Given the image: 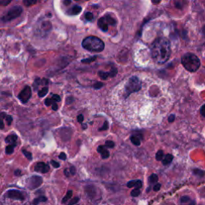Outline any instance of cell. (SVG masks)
Listing matches in <instances>:
<instances>
[{
    "mask_svg": "<svg viewBox=\"0 0 205 205\" xmlns=\"http://www.w3.org/2000/svg\"><path fill=\"white\" fill-rule=\"evenodd\" d=\"M152 3H155V4H158V3H160V0H152Z\"/></svg>",
    "mask_w": 205,
    "mask_h": 205,
    "instance_id": "obj_48",
    "label": "cell"
},
{
    "mask_svg": "<svg viewBox=\"0 0 205 205\" xmlns=\"http://www.w3.org/2000/svg\"><path fill=\"white\" fill-rule=\"evenodd\" d=\"M172 105L169 84L148 75L128 78L111 102L117 119L131 128H149L157 124Z\"/></svg>",
    "mask_w": 205,
    "mask_h": 205,
    "instance_id": "obj_1",
    "label": "cell"
},
{
    "mask_svg": "<svg viewBox=\"0 0 205 205\" xmlns=\"http://www.w3.org/2000/svg\"><path fill=\"white\" fill-rule=\"evenodd\" d=\"M27 188H29L31 190L38 188L42 184V182H43V180L40 176H36V175H33L31 176V178H29L27 180Z\"/></svg>",
    "mask_w": 205,
    "mask_h": 205,
    "instance_id": "obj_8",
    "label": "cell"
},
{
    "mask_svg": "<svg viewBox=\"0 0 205 205\" xmlns=\"http://www.w3.org/2000/svg\"><path fill=\"white\" fill-rule=\"evenodd\" d=\"M148 180H149L150 183H156V182L158 181V176H157V175H156L155 174H153V175H152L151 176H150Z\"/></svg>",
    "mask_w": 205,
    "mask_h": 205,
    "instance_id": "obj_19",
    "label": "cell"
},
{
    "mask_svg": "<svg viewBox=\"0 0 205 205\" xmlns=\"http://www.w3.org/2000/svg\"><path fill=\"white\" fill-rule=\"evenodd\" d=\"M11 0H0V6H7Z\"/></svg>",
    "mask_w": 205,
    "mask_h": 205,
    "instance_id": "obj_30",
    "label": "cell"
},
{
    "mask_svg": "<svg viewBox=\"0 0 205 205\" xmlns=\"http://www.w3.org/2000/svg\"><path fill=\"white\" fill-rule=\"evenodd\" d=\"M6 121H7V124L11 125V123H12V117H11V115H6Z\"/></svg>",
    "mask_w": 205,
    "mask_h": 205,
    "instance_id": "obj_36",
    "label": "cell"
},
{
    "mask_svg": "<svg viewBox=\"0 0 205 205\" xmlns=\"http://www.w3.org/2000/svg\"><path fill=\"white\" fill-rule=\"evenodd\" d=\"M116 23V21L112 17H111L110 15H105L104 17L101 18L99 22H98V25H99V27L102 30V31H106L108 30V25H115Z\"/></svg>",
    "mask_w": 205,
    "mask_h": 205,
    "instance_id": "obj_6",
    "label": "cell"
},
{
    "mask_svg": "<svg viewBox=\"0 0 205 205\" xmlns=\"http://www.w3.org/2000/svg\"><path fill=\"white\" fill-rule=\"evenodd\" d=\"M98 152L101 154V157H102V159H107L109 157V152H108V150L106 149L105 147H103V146H100V147H98Z\"/></svg>",
    "mask_w": 205,
    "mask_h": 205,
    "instance_id": "obj_12",
    "label": "cell"
},
{
    "mask_svg": "<svg viewBox=\"0 0 205 205\" xmlns=\"http://www.w3.org/2000/svg\"><path fill=\"white\" fill-rule=\"evenodd\" d=\"M99 75H100V78H101L102 79H106L109 75L111 76V74H109V73H106V72H102V71H100V73H99Z\"/></svg>",
    "mask_w": 205,
    "mask_h": 205,
    "instance_id": "obj_26",
    "label": "cell"
},
{
    "mask_svg": "<svg viewBox=\"0 0 205 205\" xmlns=\"http://www.w3.org/2000/svg\"><path fill=\"white\" fill-rule=\"evenodd\" d=\"M50 169L49 166L43 162H39L35 166V171L40 173H47Z\"/></svg>",
    "mask_w": 205,
    "mask_h": 205,
    "instance_id": "obj_10",
    "label": "cell"
},
{
    "mask_svg": "<svg viewBox=\"0 0 205 205\" xmlns=\"http://www.w3.org/2000/svg\"><path fill=\"white\" fill-rule=\"evenodd\" d=\"M85 18H86V19L87 20V21H92V20L93 19L94 16H93V14H92L91 12H87V13H86V14H85Z\"/></svg>",
    "mask_w": 205,
    "mask_h": 205,
    "instance_id": "obj_27",
    "label": "cell"
},
{
    "mask_svg": "<svg viewBox=\"0 0 205 205\" xmlns=\"http://www.w3.org/2000/svg\"><path fill=\"white\" fill-rule=\"evenodd\" d=\"M139 194H140V190H139V188L133 189V190L131 191V196H133V197H137Z\"/></svg>",
    "mask_w": 205,
    "mask_h": 205,
    "instance_id": "obj_25",
    "label": "cell"
},
{
    "mask_svg": "<svg viewBox=\"0 0 205 205\" xmlns=\"http://www.w3.org/2000/svg\"><path fill=\"white\" fill-rule=\"evenodd\" d=\"M37 2H38V0H24L23 3L27 6H33L35 3H37Z\"/></svg>",
    "mask_w": 205,
    "mask_h": 205,
    "instance_id": "obj_18",
    "label": "cell"
},
{
    "mask_svg": "<svg viewBox=\"0 0 205 205\" xmlns=\"http://www.w3.org/2000/svg\"><path fill=\"white\" fill-rule=\"evenodd\" d=\"M183 67L190 72L196 71L200 67V60L192 53H186L181 58Z\"/></svg>",
    "mask_w": 205,
    "mask_h": 205,
    "instance_id": "obj_4",
    "label": "cell"
},
{
    "mask_svg": "<svg viewBox=\"0 0 205 205\" xmlns=\"http://www.w3.org/2000/svg\"><path fill=\"white\" fill-rule=\"evenodd\" d=\"M82 11V8H81L79 6H74L72 8H71L69 11H67V14H71V15H74V14H78L79 13H80V11Z\"/></svg>",
    "mask_w": 205,
    "mask_h": 205,
    "instance_id": "obj_13",
    "label": "cell"
},
{
    "mask_svg": "<svg viewBox=\"0 0 205 205\" xmlns=\"http://www.w3.org/2000/svg\"><path fill=\"white\" fill-rule=\"evenodd\" d=\"M51 164H52V166L54 167H56V168H58V167H60V164H58V162H56V161L51 160Z\"/></svg>",
    "mask_w": 205,
    "mask_h": 205,
    "instance_id": "obj_35",
    "label": "cell"
},
{
    "mask_svg": "<svg viewBox=\"0 0 205 205\" xmlns=\"http://www.w3.org/2000/svg\"><path fill=\"white\" fill-rule=\"evenodd\" d=\"M72 191H67V195L65 196V197H64V199H63V203H66L67 202L68 200H69V199L71 198V197L72 196Z\"/></svg>",
    "mask_w": 205,
    "mask_h": 205,
    "instance_id": "obj_23",
    "label": "cell"
},
{
    "mask_svg": "<svg viewBox=\"0 0 205 205\" xmlns=\"http://www.w3.org/2000/svg\"><path fill=\"white\" fill-rule=\"evenodd\" d=\"M191 200L190 199V197L188 196H183L180 199V203L181 204H187V203H191Z\"/></svg>",
    "mask_w": 205,
    "mask_h": 205,
    "instance_id": "obj_24",
    "label": "cell"
},
{
    "mask_svg": "<svg viewBox=\"0 0 205 205\" xmlns=\"http://www.w3.org/2000/svg\"><path fill=\"white\" fill-rule=\"evenodd\" d=\"M131 141L132 142V144L136 145V146H139V145H140L141 140H140V138L138 136L135 135V136H131Z\"/></svg>",
    "mask_w": 205,
    "mask_h": 205,
    "instance_id": "obj_16",
    "label": "cell"
},
{
    "mask_svg": "<svg viewBox=\"0 0 205 205\" xmlns=\"http://www.w3.org/2000/svg\"><path fill=\"white\" fill-rule=\"evenodd\" d=\"M31 96V90L30 88V87H25L24 89L22 90V92H20V94L19 95V99L21 100V102L23 103H26L27 102Z\"/></svg>",
    "mask_w": 205,
    "mask_h": 205,
    "instance_id": "obj_9",
    "label": "cell"
},
{
    "mask_svg": "<svg viewBox=\"0 0 205 205\" xmlns=\"http://www.w3.org/2000/svg\"><path fill=\"white\" fill-rule=\"evenodd\" d=\"M77 119H78V122L82 123L83 121V115H79L77 117Z\"/></svg>",
    "mask_w": 205,
    "mask_h": 205,
    "instance_id": "obj_40",
    "label": "cell"
},
{
    "mask_svg": "<svg viewBox=\"0 0 205 205\" xmlns=\"http://www.w3.org/2000/svg\"><path fill=\"white\" fill-rule=\"evenodd\" d=\"M200 113H201L203 116L205 117V104H204L200 108Z\"/></svg>",
    "mask_w": 205,
    "mask_h": 205,
    "instance_id": "obj_38",
    "label": "cell"
},
{
    "mask_svg": "<svg viewBox=\"0 0 205 205\" xmlns=\"http://www.w3.org/2000/svg\"><path fill=\"white\" fill-rule=\"evenodd\" d=\"M128 188H140L142 187L141 180H131L128 182L127 184Z\"/></svg>",
    "mask_w": 205,
    "mask_h": 205,
    "instance_id": "obj_11",
    "label": "cell"
},
{
    "mask_svg": "<svg viewBox=\"0 0 205 205\" xmlns=\"http://www.w3.org/2000/svg\"><path fill=\"white\" fill-rule=\"evenodd\" d=\"M156 160L158 161H160L163 160V158H164V152L163 151H161V150H160V151H158V152L156 153Z\"/></svg>",
    "mask_w": 205,
    "mask_h": 205,
    "instance_id": "obj_20",
    "label": "cell"
},
{
    "mask_svg": "<svg viewBox=\"0 0 205 205\" xmlns=\"http://www.w3.org/2000/svg\"><path fill=\"white\" fill-rule=\"evenodd\" d=\"M64 3L66 6L69 5L70 3H71V0H64Z\"/></svg>",
    "mask_w": 205,
    "mask_h": 205,
    "instance_id": "obj_47",
    "label": "cell"
},
{
    "mask_svg": "<svg viewBox=\"0 0 205 205\" xmlns=\"http://www.w3.org/2000/svg\"><path fill=\"white\" fill-rule=\"evenodd\" d=\"M173 160V156L171 154H167L165 156H164V158L162 160V163L164 165H167V164H171Z\"/></svg>",
    "mask_w": 205,
    "mask_h": 205,
    "instance_id": "obj_15",
    "label": "cell"
},
{
    "mask_svg": "<svg viewBox=\"0 0 205 205\" xmlns=\"http://www.w3.org/2000/svg\"><path fill=\"white\" fill-rule=\"evenodd\" d=\"M53 102H55V101H54L52 99H48V98H47V100H45V104H46V106L51 105V104H53Z\"/></svg>",
    "mask_w": 205,
    "mask_h": 205,
    "instance_id": "obj_31",
    "label": "cell"
},
{
    "mask_svg": "<svg viewBox=\"0 0 205 205\" xmlns=\"http://www.w3.org/2000/svg\"><path fill=\"white\" fill-rule=\"evenodd\" d=\"M175 119V115H171L169 116V118H168V121H169L170 123H172L173 121H174Z\"/></svg>",
    "mask_w": 205,
    "mask_h": 205,
    "instance_id": "obj_43",
    "label": "cell"
},
{
    "mask_svg": "<svg viewBox=\"0 0 205 205\" xmlns=\"http://www.w3.org/2000/svg\"><path fill=\"white\" fill-rule=\"evenodd\" d=\"M82 46L91 52H100L104 49V43L95 36L86 37L82 42Z\"/></svg>",
    "mask_w": 205,
    "mask_h": 205,
    "instance_id": "obj_3",
    "label": "cell"
},
{
    "mask_svg": "<svg viewBox=\"0 0 205 205\" xmlns=\"http://www.w3.org/2000/svg\"><path fill=\"white\" fill-rule=\"evenodd\" d=\"M59 159H61V160H65L67 159V155H66L65 153L61 152V154L59 155Z\"/></svg>",
    "mask_w": 205,
    "mask_h": 205,
    "instance_id": "obj_39",
    "label": "cell"
},
{
    "mask_svg": "<svg viewBox=\"0 0 205 205\" xmlns=\"http://www.w3.org/2000/svg\"><path fill=\"white\" fill-rule=\"evenodd\" d=\"M102 86H103V84H102V83H100V82H99V83H96L95 84L94 87L95 89H99L100 88V87H102Z\"/></svg>",
    "mask_w": 205,
    "mask_h": 205,
    "instance_id": "obj_37",
    "label": "cell"
},
{
    "mask_svg": "<svg viewBox=\"0 0 205 205\" xmlns=\"http://www.w3.org/2000/svg\"><path fill=\"white\" fill-rule=\"evenodd\" d=\"M20 172L19 171H17V172H15V175H19Z\"/></svg>",
    "mask_w": 205,
    "mask_h": 205,
    "instance_id": "obj_49",
    "label": "cell"
},
{
    "mask_svg": "<svg viewBox=\"0 0 205 205\" xmlns=\"http://www.w3.org/2000/svg\"><path fill=\"white\" fill-rule=\"evenodd\" d=\"M4 128V123L2 119H0V129H3Z\"/></svg>",
    "mask_w": 205,
    "mask_h": 205,
    "instance_id": "obj_46",
    "label": "cell"
},
{
    "mask_svg": "<svg viewBox=\"0 0 205 205\" xmlns=\"http://www.w3.org/2000/svg\"><path fill=\"white\" fill-rule=\"evenodd\" d=\"M47 92H48V88L47 87H43L41 91L39 92V97H43L47 94Z\"/></svg>",
    "mask_w": 205,
    "mask_h": 205,
    "instance_id": "obj_21",
    "label": "cell"
},
{
    "mask_svg": "<svg viewBox=\"0 0 205 205\" xmlns=\"http://www.w3.org/2000/svg\"><path fill=\"white\" fill-rule=\"evenodd\" d=\"M52 109H53V110H55V111H57V110H58V105L56 104V102H53V104H52Z\"/></svg>",
    "mask_w": 205,
    "mask_h": 205,
    "instance_id": "obj_44",
    "label": "cell"
},
{
    "mask_svg": "<svg viewBox=\"0 0 205 205\" xmlns=\"http://www.w3.org/2000/svg\"><path fill=\"white\" fill-rule=\"evenodd\" d=\"M14 147H15V146H14V145H11V144H9L8 146L6 147V152L7 153V154H11V153H13Z\"/></svg>",
    "mask_w": 205,
    "mask_h": 205,
    "instance_id": "obj_22",
    "label": "cell"
},
{
    "mask_svg": "<svg viewBox=\"0 0 205 205\" xmlns=\"http://www.w3.org/2000/svg\"><path fill=\"white\" fill-rule=\"evenodd\" d=\"M22 153H23V155H25L26 157H27L28 160H31V159H32L31 154L29 152H27V151H26V150H22Z\"/></svg>",
    "mask_w": 205,
    "mask_h": 205,
    "instance_id": "obj_28",
    "label": "cell"
},
{
    "mask_svg": "<svg viewBox=\"0 0 205 205\" xmlns=\"http://www.w3.org/2000/svg\"><path fill=\"white\" fill-rule=\"evenodd\" d=\"M108 129V123L107 122V121H105L104 122V123H103V126H102V128H100V131H106Z\"/></svg>",
    "mask_w": 205,
    "mask_h": 205,
    "instance_id": "obj_34",
    "label": "cell"
},
{
    "mask_svg": "<svg viewBox=\"0 0 205 205\" xmlns=\"http://www.w3.org/2000/svg\"><path fill=\"white\" fill-rule=\"evenodd\" d=\"M79 197H75L73 200H71V201L68 204V205H74L75 204H77L78 202H79Z\"/></svg>",
    "mask_w": 205,
    "mask_h": 205,
    "instance_id": "obj_32",
    "label": "cell"
},
{
    "mask_svg": "<svg viewBox=\"0 0 205 205\" xmlns=\"http://www.w3.org/2000/svg\"><path fill=\"white\" fill-rule=\"evenodd\" d=\"M5 197L12 200H19V201H23L25 200V196L23 195V193L18 190H9L6 192Z\"/></svg>",
    "mask_w": 205,
    "mask_h": 205,
    "instance_id": "obj_7",
    "label": "cell"
},
{
    "mask_svg": "<svg viewBox=\"0 0 205 205\" xmlns=\"http://www.w3.org/2000/svg\"><path fill=\"white\" fill-rule=\"evenodd\" d=\"M52 100H54L55 102H59V101H61V99H60L59 95H53Z\"/></svg>",
    "mask_w": 205,
    "mask_h": 205,
    "instance_id": "obj_33",
    "label": "cell"
},
{
    "mask_svg": "<svg viewBox=\"0 0 205 205\" xmlns=\"http://www.w3.org/2000/svg\"><path fill=\"white\" fill-rule=\"evenodd\" d=\"M87 128V126H86V124H83V129H85V128Z\"/></svg>",
    "mask_w": 205,
    "mask_h": 205,
    "instance_id": "obj_50",
    "label": "cell"
},
{
    "mask_svg": "<svg viewBox=\"0 0 205 205\" xmlns=\"http://www.w3.org/2000/svg\"><path fill=\"white\" fill-rule=\"evenodd\" d=\"M64 174L66 176H70L71 175V173H70L69 169H65L64 170Z\"/></svg>",
    "mask_w": 205,
    "mask_h": 205,
    "instance_id": "obj_45",
    "label": "cell"
},
{
    "mask_svg": "<svg viewBox=\"0 0 205 205\" xmlns=\"http://www.w3.org/2000/svg\"><path fill=\"white\" fill-rule=\"evenodd\" d=\"M16 141H17V136L15 135H11V136H7L6 138V142L8 144L11 145H14L16 146Z\"/></svg>",
    "mask_w": 205,
    "mask_h": 205,
    "instance_id": "obj_14",
    "label": "cell"
},
{
    "mask_svg": "<svg viewBox=\"0 0 205 205\" xmlns=\"http://www.w3.org/2000/svg\"><path fill=\"white\" fill-rule=\"evenodd\" d=\"M47 201V198L45 196H39V198H37L35 200H34L33 201V205H38L40 202H45Z\"/></svg>",
    "mask_w": 205,
    "mask_h": 205,
    "instance_id": "obj_17",
    "label": "cell"
},
{
    "mask_svg": "<svg viewBox=\"0 0 205 205\" xmlns=\"http://www.w3.org/2000/svg\"><path fill=\"white\" fill-rule=\"evenodd\" d=\"M22 11V9L21 6H14L12 8L8 11V12L4 15V16L2 18V20L3 22H8V21H11V20L14 19L17 17H19L21 14Z\"/></svg>",
    "mask_w": 205,
    "mask_h": 205,
    "instance_id": "obj_5",
    "label": "cell"
},
{
    "mask_svg": "<svg viewBox=\"0 0 205 205\" xmlns=\"http://www.w3.org/2000/svg\"><path fill=\"white\" fill-rule=\"evenodd\" d=\"M160 187H161L160 184V183H157L156 185L154 186V188H153V189H154V191H158L159 190H160Z\"/></svg>",
    "mask_w": 205,
    "mask_h": 205,
    "instance_id": "obj_42",
    "label": "cell"
},
{
    "mask_svg": "<svg viewBox=\"0 0 205 205\" xmlns=\"http://www.w3.org/2000/svg\"><path fill=\"white\" fill-rule=\"evenodd\" d=\"M70 171V173H71V175H75V167H71V168L69 169Z\"/></svg>",
    "mask_w": 205,
    "mask_h": 205,
    "instance_id": "obj_41",
    "label": "cell"
},
{
    "mask_svg": "<svg viewBox=\"0 0 205 205\" xmlns=\"http://www.w3.org/2000/svg\"><path fill=\"white\" fill-rule=\"evenodd\" d=\"M151 54L155 64H165L169 59L172 54L169 40L164 37L157 38L151 46Z\"/></svg>",
    "mask_w": 205,
    "mask_h": 205,
    "instance_id": "obj_2",
    "label": "cell"
},
{
    "mask_svg": "<svg viewBox=\"0 0 205 205\" xmlns=\"http://www.w3.org/2000/svg\"><path fill=\"white\" fill-rule=\"evenodd\" d=\"M114 146H115V144H114V142L111 141V140H108V141L105 143V147H110V148H112V147H114Z\"/></svg>",
    "mask_w": 205,
    "mask_h": 205,
    "instance_id": "obj_29",
    "label": "cell"
},
{
    "mask_svg": "<svg viewBox=\"0 0 205 205\" xmlns=\"http://www.w3.org/2000/svg\"><path fill=\"white\" fill-rule=\"evenodd\" d=\"M75 1H87V0H75Z\"/></svg>",
    "mask_w": 205,
    "mask_h": 205,
    "instance_id": "obj_51",
    "label": "cell"
}]
</instances>
